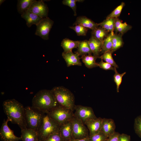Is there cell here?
Returning <instances> with one entry per match:
<instances>
[{
    "label": "cell",
    "mask_w": 141,
    "mask_h": 141,
    "mask_svg": "<svg viewBox=\"0 0 141 141\" xmlns=\"http://www.w3.org/2000/svg\"><path fill=\"white\" fill-rule=\"evenodd\" d=\"M48 113L52 119L60 125L72 120L74 116L73 110L59 105Z\"/></svg>",
    "instance_id": "8992f818"
},
{
    "label": "cell",
    "mask_w": 141,
    "mask_h": 141,
    "mask_svg": "<svg viewBox=\"0 0 141 141\" xmlns=\"http://www.w3.org/2000/svg\"><path fill=\"white\" fill-rule=\"evenodd\" d=\"M106 141H107V140H106Z\"/></svg>",
    "instance_id": "b9f144b4"
},
{
    "label": "cell",
    "mask_w": 141,
    "mask_h": 141,
    "mask_svg": "<svg viewBox=\"0 0 141 141\" xmlns=\"http://www.w3.org/2000/svg\"><path fill=\"white\" fill-rule=\"evenodd\" d=\"M72 139H80L89 138L88 130L81 120L74 116L72 120Z\"/></svg>",
    "instance_id": "52a82bcc"
},
{
    "label": "cell",
    "mask_w": 141,
    "mask_h": 141,
    "mask_svg": "<svg viewBox=\"0 0 141 141\" xmlns=\"http://www.w3.org/2000/svg\"><path fill=\"white\" fill-rule=\"evenodd\" d=\"M54 23V21L48 17L43 18L36 25L35 34L44 40L48 39L49 33Z\"/></svg>",
    "instance_id": "ba28073f"
},
{
    "label": "cell",
    "mask_w": 141,
    "mask_h": 141,
    "mask_svg": "<svg viewBox=\"0 0 141 141\" xmlns=\"http://www.w3.org/2000/svg\"><path fill=\"white\" fill-rule=\"evenodd\" d=\"M69 28L73 30L78 36H85L88 29L80 25L69 27Z\"/></svg>",
    "instance_id": "d6a6232c"
},
{
    "label": "cell",
    "mask_w": 141,
    "mask_h": 141,
    "mask_svg": "<svg viewBox=\"0 0 141 141\" xmlns=\"http://www.w3.org/2000/svg\"><path fill=\"white\" fill-rule=\"evenodd\" d=\"M51 90L58 105L74 110L75 97L70 91L62 86L55 87Z\"/></svg>",
    "instance_id": "3957f363"
},
{
    "label": "cell",
    "mask_w": 141,
    "mask_h": 141,
    "mask_svg": "<svg viewBox=\"0 0 141 141\" xmlns=\"http://www.w3.org/2000/svg\"><path fill=\"white\" fill-rule=\"evenodd\" d=\"M21 137L22 141H39L37 132L26 128L21 130Z\"/></svg>",
    "instance_id": "ac0fdd59"
},
{
    "label": "cell",
    "mask_w": 141,
    "mask_h": 141,
    "mask_svg": "<svg viewBox=\"0 0 141 141\" xmlns=\"http://www.w3.org/2000/svg\"><path fill=\"white\" fill-rule=\"evenodd\" d=\"M108 32L101 27H98L92 32V36L99 40L103 42L109 34Z\"/></svg>",
    "instance_id": "83f0119b"
},
{
    "label": "cell",
    "mask_w": 141,
    "mask_h": 141,
    "mask_svg": "<svg viewBox=\"0 0 141 141\" xmlns=\"http://www.w3.org/2000/svg\"><path fill=\"white\" fill-rule=\"evenodd\" d=\"M58 105L51 90H40L34 95L32 101V107L45 114Z\"/></svg>",
    "instance_id": "7a4b0ae2"
},
{
    "label": "cell",
    "mask_w": 141,
    "mask_h": 141,
    "mask_svg": "<svg viewBox=\"0 0 141 141\" xmlns=\"http://www.w3.org/2000/svg\"><path fill=\"white\" fill-rule=\"evenodd\" d=\"M26 127L37 131L42 123L44 113L32 106L24 107Z\"/></svg>",
    "instance_id": "277c9868"
},
{
    "label": "cell",
    "mask_w": 141,
    "mask_h": 141,
    "mask_svg": "<svg viewBox=\"0 0 141 141\" xmlns=\"http://www.w3.org/2000/svg\"><path fill=\"white\" fill-rule=\"evenodd\" d=\"M60 125L45 113L40 128L37 131L39 141H43L50 135L59 131Z\"/></svg>",
    "instance_id": "5b68a950"
},
{
    "label": "cell",
    "mask_w": 141,
    "mask_h": 141,
    "mask_svg": "<svg viewBox=\"0 0 141 141\" xmlns=\"http://www.w3.org/2000/svg\"><path fill=\"white\" fill-rule=\"evenodd\" d=\"M80 25L88 29L94 30L98 27V24L85 16H79L77 17L73 25Z\"/></svg>",
    "instance_id": "2e32d148"
},
{
    "label": "cell",
    "mask_w": 141,
    "mask_h": 141,
    "mask_svg": "<svg viewBox=\"0 0 141 141\" xmlns=\"http://www.w3.org/2000/svg\"><path fill=\"white\" fill-rule=\"evenodd\" d=\"M21 17L25 20L26 24L29 27L34 24L37 25L43 18L33 13L27 11L21 15Z\"/></svg>",
    "instance_id": "e0dca14e"
},
{
    "label": "cell",
    "mask_w": 141,
    "mask_h": 141,
    "mask_svg": "<svg viewBox=\"0 0 141 141\" xmlns=\"http://www.w3.org/2000/svg\"><path fill=\"white\" fill-rule=\"evenodd\" d=\"M134 128L136 134L141 138V115L135 119Z\"/></svg>",
    "instance_id": "836d02e7"
},
{
    "label": "cell",
    "mask_w": 141,
    "mask_h": 141,
    "mask_svg": "<svg viewBox=\"0 0 141 141\" xmlns=\"http://www.w3.org/2000/svg\"><path fill=\"white\" fill-rule=\"evenodd\" d=\"M114 71L115 73L113 76L114 81L116 85L117 92H119L120 86L122 81V77L126 74V72H125L122 73L120 74L118 73L115 67Z\"/></svg>",
    "instance_id": "f546056e"
},
{
    "label": "cell",
    "mask_w": 141,
    "mask_h": 141,
    "mask_svg": "<svg viewBox=\"0 0 141 141\" xmlns=\"http://www.w3.org/2000/svg\"><path fill=\"white\" fill-rule=\"evenodd\" d=\"M59 131L61 135L66 141L72 139V120L61 125Z\"/></svg>",
    "instance_id": "9a60e30c"
},
{
    "label": "cell",
    "mask_w": 141,
    "mask_h": 141,
    "mask_svg": "<svg viewBox=\"0 0 141 141\" xmlns=\"http://www.w3.org/2000/svg\"><path fill=\"white\" fill-rule=\"evenodd\" d=\"M108 137L103 132L100 131L93 135L89 136V141H106Z\"/></svg>",
    "instance_id": "1f68e13d"
},
{
    "label": "cell",
    "mask_w": 141,
    "mask_h": 141,
    "mask_svg": "<svg viewBox=\"0 0 141 141\" xmlns=\"http://www.w3.org/2000/svg\"><path fill=\"white\" fill-rule=\"evenodd\" d=\"M115 124L113 119L103 118L101 131L104 133L108 137L115 133Z\"/></svg>",
    "instance_id": "5bb4252c"
},
{
    "label": "cell",
    "mask_w": 141,
    "mask_h": 141,
    "mask_svg": "<svg viewBox=\"0 0 141 141\" xmlns=\"http://www.w3.org/2000/svg\"><path fill=\"white\" fill-rule=\"evenodd\" d=\"M99 57L92 55L91 54L82 56L81 58L87 68H92L98 66L97 63L96 62V60Z\"/></svg>",
    "instance_id": "603a6c76"
},
{
    "label": "cell",
    "mask_w": 141,
    "mask_h": 141,
    "mask_svg": "<svg viewBox=\"0 0 141 141\" xmlns=\"http://www.w3.org/2000/svg\"><path fill=\"white\" fill-rule=\"evenodd\" d=\"M114 34L113 32H110L102 42L101 53H104L111 50L112 47V37Z\"/></svg>",
    "instance_id": "d4e9b609"
},
{
    "label": "cell",
    "mask_w": 141,
    "mask_h": 141,
    "mask_svg": "<svg viewBox=\"0 0 141 141\" xmlns=\"http://www.w3.org/2000/svg\"><path fill=\"white\" fill-rule=\"evenodd\" d=\"M69 141H89V138L83 139H72Z\"/></svg>",
    "instance_id": "ab89813d"
},
{
    "label": "cell",
    "mask_w": 141,
    "mask_h": 141,
    "mask_svg": "<svg viewBox=\"0 0 141 141\" xmlns=\"http://www.w3.org/2000/svg\"><path fill=\"white\" fill-rule=\"evenodd\" d=\"M125 5V3L122 2L121 4L116 8L106 18H116L119 16L122 10Z\"/></svg>",
    "instance_id": "4dcf8cb0"
},
{
    "label": "cell",
    "mask_w": 141,
    "mask_h": 141,
    "mask_svg": "<svg viewBox=\"0 0 141 141\" xmlns=\"http://www.w3.org/2000/svg\"><path fill=\"white\" fill-rule=\"evenodd\" d=\"M119 141H131L130 136L124 133L120 134Z\"/></svg>",
    "instance_id": "f35d334b"
},
{
    "label": "cell",
    "mask_w": 141,
    "mask_h": 141,
    "mask_svg": "<svg viewBox=\"0 0 141 141\" xmlns=\"http://www.w3.org/2000/svg\"><path fill=\"white\" fill-rule=\"evenodd\" d=\"M10 120L7 118L4 120L0 129V138L2 141H19L21 140V137H17L13 131L9 127L8 123Z\"/></svg>",
    "instance_id": "30bf717a"
},
{
    "label": "cell",
    "mask_w": 141,
    "mask_h": 141,
    "mask_svg": "<svg viewBox=\"0 0 141 141\" xmlns=\"http://www.w3.org/2000/svg\"><path fill=\"white\" fill-rule=\"evenodd\" d=\"M43 141H66L61 136L59 131L50 135Z\"/></svg>",
    "instance_id": "d590c367"
},
{
    "label": "cell",
    "mask_w": 141,
    "mask_h": 141,
    "mask_svg": "<svg viewBox=\"0 0 141 141\" xmlns=\"http://www.w3.org/2000/svg\"><path fill=\"white\" fill-rule=\"evenodd\" d=\"M120 134L115 132L114 134L108 137L107 141H119Z\"/></svg>",
    "instance_id": "74e56055"
},
{
    "label": "cell",
    "mask_w": 141,
    "mask_h": 141,
    "mask_svg": "<svg viewBox=\"0 0 141 141\" xmlns=\"http://www.w3.org/2000/svg\"><path fill=\"white\" fill-rule=\"evenodd\" d=\"M5 1L4 0H0V5H1Z\"/></svg>",
    "instance_id": "60d3db41"
},
{
    "label": "cell",
    "mask_w": 141,
    "mask_h": 141,
    "mask_svg": "<svg viewBox=\"0 0 141 141\" xmlns=\"http://www.w3.org/2000/svg\"><path fill=\"white\" fill-rule=\"evenodd\" d=\"M131 26L126 22H122L118 18H115L114 30L122 34L126 32L132 28Z\"/></svg>",
    "instance_id": "7402d4cb"
},
{
    "label": "cell",
    "mask_w": 141,
    "mask_h": 141,
    "mask_svg": "<svg viewBox=\"0 0 141 141\" xmlns=\"http://www.w3.org/2000/svg\"><path fill=\"white\" fill-rule=\"evenodd\" d=\"M35 0H19L17 1V9L21 15L27 11Z\"/></svg>",
    "instance_id": "cb8c5ba5"
},
{
    "label": "cell",
    "mask_w": 141,
    "mask_h": 141,
    "mask_svg": "<svg viewBox=\"0 0 141 141\" xmlns=\"http://www.w3.org/2000/svg\"><path fill=\"white\" fill-rule=\"evenodd\" d=\"M3 106L5 113L12 123L17 125L21 130L27 128L22 104L15 99H9L3 102Z\"/></svg>",
    "instance_id": "6da1fadb"
},
{
    "label": "cell",
    "mask_w": 141,
    "mask_h": 141,
    "mask_svg": "<svg viewBox=\"0 0 141 141\" xmlns=\"http://www.w3.org/2000/svg\"><path fill=\"white\" fill-rule=\"evenodd\" d=\"M102 120L103 118L99 117L89 120L84 123L88 130L89 136L96 134L101 131Z\"/></svg>",
    "instance_id": "7c38bea8"
},
{
    "label": "cell",
    "mask_w": 141,
    "mask_h": 141,
    "mask_svg": "<svg viewBox=\"0 0 141 141\" xmlns=\"http://www.w3.org/2000/svg\"><path fill=\"white\" fill-rule=\"evenodd\" d=\"M112 53L111 51L107 52L99 56V58L104 60L105 62L111 64L114 67L118 68V66L114 61Z\"/></svg>",
    "instance_id": "f1b7e54d"
},
{
    "label": "cell",
    "mask_w": 141,
    "mask_h": 141,
    "mask_svg": "<svg viewBox=\"0 0 141 141\" xmlns=\"http://www.w3.org/2000/svg\"><path fill=\"white\" fill-rule=\"evenodd\" d=\"M115 20V18H106L102 22L98 24V25L108 32H113L114 30Z\"/></svg>",
    "instance_id": "484cf974"
},
{
    "label": "cell",
    "mask_w": 141,
    "mask_h": 141,
    "mask_svg": "<svg viewBox=\"0 0 141 141\" xmlns=\"http://www.w3.org/2000/svg\"><path fill=\"white\" fill-rule=\"evenodd\" d=\"M122 34H113L112 37V47L111 50L113 53L122 47L123 42L122 38Z\"/></svg>",
    "instance_id": "4316f807"
},
{
    "label": "cell",
    "mask_w": 141,
    "mask_h": 141,
    "mask_svg": "<svg viewBox=\"0 0 141 141\" xmlns=\"http://www.w3.org/2000/svg\"><path fill=\"white\" fill-rule=\"evenodd\" d=\"M75 53H77L79 56H81L87 55H91L92 52L89 40H85L80 41L77 50Z\"/></svg>",
    "instance_id": "44dd1931"
},
{
    "label": "cell",
    "mask_w": 141,
    "mask_h": 141,
    "mask_svg": "<svg viewBox=\"0 0 141 141\" xmlns=\"http://www.w3.org/2000/svg\"><path fill=\"white\" fill-rule=\"evenodd\" d=\"M84 1L81 0H64L62 1V3L65 5H67L71 8L74 12V15L76 16V4L77 2H83Z\"/></svg>",
    "instance_id": "e575fe53"
},
{
    "label": "cell",
    "mask_w": 141,
    "mask_h": 141,
    "mask_svg": "<svg viewBox=\"0 0 141 141\" xmlns=\"http://www.w3.org/2000/svg\"><path fill=\"white\" fill-rule=\"evenodd\" d=\"M89 41L90 48L93 55L99 58V54L101 51L103 42L97 39L92 36Z\"/></svg>",
    "instance_id": "d6986e66"
},
{
    "label": "cell",
    "mask_w": 141,
    "mask_h": 141,
    "mask_svg": "<svg viewBox=\"0 0 141 141\" xmlns=\"http://www.w3.org/2000/svg\"><path fill=\"white\" fill-rule=\"evenodd\" d=\"M27 11L33 13L42 18L48 17V8L42 0H35Z\"/></svg>",
    "instance_id": "8fae6325"
},
{
    "label": "cell",
    "mask_w": 141,
    "mask_h": 141,
    "mask_svg": "<svg viewBox=\"0 0 141 141\" xmlns=\"http://www.w3.org/2000/svg\"><path fill=\"white\" fill-rule=\"evenodd\" d=\"M74 116L81 120L84 123L90 119L97 118L92 108L90 107L75 105Z\"/></svg>",
    "instance_id": "9c48e42d"
},
{
    "label": "cell",
    "mask_w": 141,
    "mask_h": 141,
    "mask_svg": "<svg viewBox=\"0 0 141 141\" xmlns=\"http://www.w3.org/2000/svg\"><path fill=\"white\" fill-rule=\"evenodd\" d=\"M79 42V41H74L66 38L62 41L61 46L64 50V52H72L73 49L78 48Z\"/></svg>",
    "instance_id": "ffe728a7"
},
{
    "label": "cell",
    "mask_w": 141,
    "mask_h": 141,
    "mask_svg": "<svg viewBox=\"0 0 141 141\" xmlns=\"http://www.w3.org/2000/svg\"><path fill=\"white\" fill-rule=\"evenodd\" d=\"M62 56L64 59L67 67L77 65L81 66L82 63L80 61L79 55L77 53H74L72 51L63 52Z\"/></svg>",
    "instance_id": "4fadbf2b"
},
{
    "label": "cell",
    "mask_w": 141,
    "mask_h": 141,
    "mask_svg": "<svg viewBox=\"0 0 141 141\" xmlns=\"http://www.w3.org/2000/svg\"><path fill=\"white\" fill-rule=\"evenodd\" d=\"M97 63L98 66L103 69L105 70H114L115 67L107 62H103V60L102 59H101V61Z\"/></svg>",
    "instance_id": "8d00e7d4"
}]
</instances>
